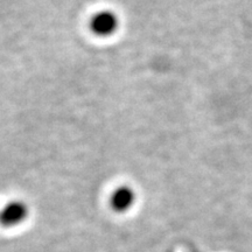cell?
Segmentation results:
<instances>
[{
  "mask_svg": "<svg viewBox=\"0 0 252 252\" xmlns=\"http://www.w3.org/2000/svg\"><path fill=\"white\" fill-rule=\"evenodd\" d=\"M135 202L134 190L128 186H121L116 190H113L110 198V204L112 209L118 213H124L131 209Z\"/></svg>",
  "mask_w": 252,
  "mask_h": 252,
  "instance_id": "cell-3",
  "label": "cell"
},
{
  "mask_svg": "<svg viewBox=\"0 0 252 252\" xmlns=\"http://www.w3.org/2000/svg\"><path fill=\"white\" fill-rule=\"evenodd\" d=\"M119 27V19L112 11H100L91 18L90 30L94 35L100 37L111 36Z\"/></svg>",
  "mask_w": 252,
  "mask_h": 252,
  "instance_id": "cell-1",
  "label": "cell"
},
{
  "mask_svg": "<svg viewBox=\"0 0 252 252\" xmlns=\"http://www.w3.org/2000/svg\"><path fill=\"white\" fill-rule=\"evenodd\" d=\"M28 213L27 204L23 201H11L0 209V224L6 228L17 226L27 219Z\"/></svg>",
  "mask_w": 252,
  "mask_h": 252,
  "instance_id": "cell-2",
  "label": "cell"
}]
</instances>
